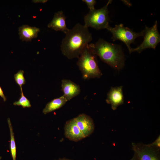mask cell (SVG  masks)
<instances>
[{"label":"cell","mask_w":160,"mask_h":160,"mask_svg":"<svg viewBox=\"0 0 160 160\" xmlns=\"http://www.w3.org/2000/svg\"><path fill=\"white\" fill-rule=\"evenodd\" d=\"M66 17L62 11L55 13L51 21L47 26L56 31H61L65 33L69 30L66 26Z\"/></svg>","instance_id":"7c38bea8"},{"label":"cell","mask_w":160,"mask_h":160,"mask_svg":"<svg viewBox=\"0 0 160 160\" xmlns=\"http://www.w3.org/2000/svg\"><path fill=\"white\" fill-rule=\"evenodd\" d=\"M24 71L20 70L14 75L15 80L16 83L20 86V90H22V86L26 83L24 76Z\"/></svg>","instance_id":"e0dca14e"},{"label":"cell","mask_w":160,"mask_h":160,"mask_svg":"<svg viewBox=\"0 0 160 160\" xmlns=\"http://www.w3.org/2000/svg\"><path fill=\"white\" fill-rule=\"evenodd\" d=\"M40 31L39 28L36 27L22 25L18 29L20 39L23 41H31L33 39L37 37Z\"/></svg>","instance_id":"4fadbf2b"},{"label":"cell","mask_w":160,"mask_h":160,"mask_svg":"<svg viewBox=\"0 0 160 160\" xmlns=\"http://www.w3.org/2000/svg\"><path fill=\"white\" fill-rule=\"evenodd\" d=\"M106 101L107 103L111 105V108L113 110H116L118 106L123 104L124 98L122 87H111L107 94Z\"/></svg>","instance_id":"30bf717a"},{"label":"cell","mask_w":160,"mask_h":160,"mask_svg":"<svg viewBox=\"0 0 160 160\" xmlns=\"http://www.w3.org/2000/svg\"><path fill=\"white\" fill-rule=\"evenodd\" d=\"M76 124L85 137L91 135L95 129L92 119L84 113L79 114L74 118Z\"/></svg>","instance_id":"ba28073f"},{"label":"cell","mask_w":160,"mask_h":160,"mask_svg":"<svg viewBox=\"0 0 160 160\" xmlns=\"http://www.w3.org/2000/svg\"><path fill=\"white\" fill-rule=\"evenodd\" d=\"M150 147L160 149V137L159 136L157 139L153 143L151 144H147Z\"/></svg>","instance_id":"d6986e66"},{"label":"cell","mask_w":160,"mask_h":160,"mask_svg":"<svg viewBox=\"0 0 160 160\" xmlns=\"http://www.w3.org/2000/svg\"><path fill=\"white\" fill-rule=\"evenodd\" d=\"M144 40L141 44L137 47L131 49L130 53L137 52L140 53L147 48L155 49L160 41V35L157 28V22L156 20L153 26L149 28L146 26L143 30Z\"/></svg>","instance_id":"8992f818"},{"label":"cell","mask_w":160,"mask_h":160,"mask_svg":"<svg viewBox=\"0 0 160 160\" xmlns=\"http://www.w3.org/2000/svg\"><path fill=\"white\" fill-rule=\"evenodd\" d=\"M124 2H125V4H127L128 6H130V2L128 1H124Z\"/></svg>","instance_id":"603a6c76"},{"label":"cell","mask_w":160,"mask_h":160,"mask_svg":"<svg viewBox=\"0 0 160 160\" xmlns=\"http://www.w3.org/2000/svg\"><path fill=\"white\" fill-rule=\"evenodd\" d=\"M1 157L0 156V160L1 159Z\"/></svg>","instance_id":"d4e9b609"},{"label":"cell","mask_w":160,"mask_h":160,"mask_svg":"<svg viewBox=\"0 0 160 160\" xmlns=\"http://www.w3.org/2000/svg\"><path fill=\"white\" fill-rule=\"evenodd\" d=\"M0 96L2 98L4 101H5L7 100L6 97L5 96L3 91L0 87Z\"/></svg>","instance_id":"ffe728a7"},{"label":"cell","mask_w":160,"mask_h":160,"mask_svg":"<svg viewBox=\"0 0 160 160\" xmlns=\"http://www.w3.org/2000/svg\"><path fill=\"white\" fill-rule=\"evenodd\" d=\"M96 56L88 44L78 58L77 64L84 79L99 78L102 76Z\"/></svg>","instance_id":"3957f363"},{"label":"cell","mask_w":160,"mask_h":160,"mask_svg":"<svg viewBox=\"0 0 160 160\" xmlns=\"http://www.w3.org/2000/svg\"><path fill=\"white\" fill-rule=\"evenodd\" d=\"M61 45L62 54L68 59L78 58L92 39L88 28L79 23L65 33Z\"/></svg>","instance_id":"6da1fadb"},{"label":"cell","mask_w":160,"mask_h":160,"mask_svg":"<svg viewBox=\"0 0 160 160\" xmlns=\"http://www.w3.org/2000/svg\"><path fill=\"white\" fill-rule=\"evenodd\" d=\"M33 1L34 3H44L46 2L47 0H34L33 1Z\"/></svg>","instance_id":"44dd1931"},{"label":"cell","mask_w":160,"mask_h":160,"mask_svg":"<svg viewBox=\"0 0 160 160\" xmlns=\"http://www.w3.org/2000/svg\"><path fill=\"white\" fill-rule=\"evenodd\" d=\"M64 130L65 137L70 140L77 142L85 138L77 126L74 118L66 122Z\"/></svg>","instance_id":"9c48e42d"},{"label":"cell","mask_w":160,"mask_h":160,"mask_svg":"<svg viewBox=\"0 0 160 160\" xmlns=\"http://www.w3.org/2000/svg\"><path fill=\"white\" fill-rule=\"evenodd\" d=\"M61 90L63 96L68 101L78 95L81 90L79 85L71 80L63 79L62 81Z\"/></svg>","instance_id":"8fae6325"},{"label":"cell","mask_w":160,"mask_h":160,"mask_svg":"<svg viewBox=\"0 0 160 160\" xmlns=\"http://www.w3.org/2000/svg\"><path fill=\"white\" fill-rule=\"evenodd\" d=\"M112 1V0L108 1L104 6L100 9L89 11L84 16V25L97 30L107 29L109 26L108 6Z\"/></svg>","instance_id":"277c9868"},{"label":"cell","mask_w":160,"mask_h":160,"mask_svg":"<svg viewBox=\"0 0 160 160\" xmlns=\"http://www.w3.org/2000/svg\"><path fill=\"white\" fill-rule=\"evenodd\" d=\"M82 1L86 3L88 8L89 9L90 11L92 10L95 9V5L96 3V0H83Z\"/></svg>","instance_id":"ac0fdd59"},{"label":"cell","mask_w":160,"mask_h":160,"mask_svg":"<svg viewBox=\"0 0 160 160\" xmlns=\"http://www.w3.org/2000/svg\"><path fill=\"white\" fill-rule=\"evenodd\" d=\"M131 160H138L135 155V154Z\"/></svg>","instance_id":"7402d4cb"},{"label":"cell","mask_w":160,"mask_h":160,"mask_svg":"<svg viewBox=\"0 0 160 160\" xmlns=\"http://www.w3.org/2000/svg\"><path fill=\"white\" fill-rule=\"evenodd\" d=\"M68 101L63 96L54 99L48 103L43 110L46 114L57 110L63 106Z\"/></svg>","instance_id":"5bb4252c"},{"label":"cell","mask_w":160,"mask_h":160,"mask_svg":"<svg viewBox=\"0 0 160 160\" xmlns=\"http://www.w3.org/2000/svg\"><path fill=\"white\" fill-rule=\"evenodd\" d=\"M7 122L9 129L10 140V149L13 160H16V148L15 140L14 134L11 121L9 118L7 119Z\"/></svg>","instance_id":"9a60e30c"},{"label":"cell","mask_w":160,"mask_h":160,"mask_svg":"<svg viewBox=\"0 0 160 160\" xmlns=\"http://www.w3.org/2000/svg\"><path fill=\"white\" fill-rule=\"evenodd\" d=\"M20 95L18 100L14 102L13 105H15L20 106L23 108L31 107V105L30 101L24 95L23 90H21Z\"/></svg>","instance_id":"2e32d148"},{"label":"cell","mask_w":160,"mask_h":160,"mask_svg":"<svg viewBox=\"0 0 160 160\" xmlns=\"http://www.w3.org/2000/svg\"><path fill=\"white\" fill-rule=\"evenodd\" d=\"M94 53L113 68L120 70L124 65V57L120 46L100 39L95 44H89Z\"/></svg>","instance_id":"7a4b0ae2"},{"label":"cell","mask_w":160,"mask_h":160,"mask_svg":"<svg viewBox=\"0 0 160 160\" xmlns=\"http://www.w3.org/2000/svg\"><path fill=\"white\" fill-rule=\"evenodd\" d=\"M133 149L138 160H160L159 150L140 143L133 144Z\"/></svg>","instance_id":"52a82bcc"},{"label":"cell","mask_w":160,"mask_h":160,"mask_svg":"<svg viewBox=\"0 0 160 160\" xmlns=\"http://www.w3.org/2000/svg\"><path fill=\"white\" fill-rule=\"evenodd\" d=\"M107 29L112 34L111 39L113 41L120 40L126 45L130 53L132 48L131 44L134 43L135 39L144 35V30L139 33H136L127 27H125L122 24L116 25L115 27L109 26Z\"/></svg>","instance_id":"5b68a950"},{"label":"cell","mask_w":160,"mask_h":160,"mask_svg":"<svg viewBox=\"0 0 160 160\" xmlns=\"http://www.w3.org/2000/svg\"><path fill=\"white\" fill-rule=\"evenodd\" d=\"M71 160V159H68L66 158H62V159H60L58 160Z\"/></svg>","instance_id":"cb8c5ba5"}]
</instances>
